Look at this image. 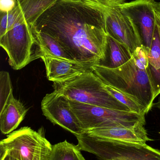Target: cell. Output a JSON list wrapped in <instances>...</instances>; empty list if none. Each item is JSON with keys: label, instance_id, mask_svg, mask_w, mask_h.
Here are the masks:
<instances>
[{"label": "cell", "instance_id": "obj_22", "mask_svg": "<svg viewBox=\"0 0 160 160\" xmlns=\"http://www.w3.org/2000/svg\"><path fill=\"white\" fill-rule=\"evenodd\" d=\"M84 2L102 12L106 18V14L111 9L118 7L126 2V0H82Z\"/></svg>", "mask_w": 160, "mask_h": 160}, {"label": "cell", "instance_id": "obj_10", "mask_svg": "<svg viewBox=\"0 0 160 160\" xmlns=\"http://www.w3.org/2000/svg\"><path fill=\"white\" fill-rule=\"evenodd\" d=\"M105 29L107 34L126 46L132 55L136 49L142 46L136 29L131 21L121 11L120 6L107 12Z\"/></svg>", "mask_w": 160, "mask_h": 160}, {"label": "cell", "instance_id": "obj_11", "mask_svg": "<svg viewBox=\"0 0 160 160\" xmlns=\"http://www.w3.org/2000/svg\"><path fill=\"white\" fill-rule=\"evenodd\" d=\"M38 58L44 62L48 80L53 82H65L84 73L93 72V66L96 64L54 57L41 52L37 55Z\"/></svg>", "mask_w": 160, "mask_h": 160}, {"label": "cell", "instance_id": "obj_15", "mask_svg": "<svg viewBox=\"0 0 160 160\" xmlns=\"http://www.w3.org/2000/svg\"><path fill=\"white\" fill-rule=\"evenodd\" d=\"M147 55L149 75L156 98L160 94V38L157 23Z\"/></svg>", "mask_w": 160, "mask_h": 160}, {"label": "cell", "instance_id": "obj_25", "mask_svg": "<svg viewBox=\"0 0 160 160\" xmlns=\"http://www.w3.org/2000/svg\"><path fill=\"white\" fill-rule=\"evenodd\" d=\"M156 10V9H155ZM156 21H157V24L158 27L159 32V35L160 38V16L159 15L158 13L157 12L156 10Z\"/></svg>", "mask_w": 160, "mask_h": 160}, {"label": "cell", "instance_id": "obj_24", "mask_svg": "<svg viewBox=\"0 0 160 160\" xmlns=\"http://www.w3.org/2000/svg\"><path fill=\"white\" fill-rule=\"evenodd\" d=\"M0 160H18L13 156L8 154L7 152H5L3 154H0Z\"/></svg>", "mask_w": 160, "mask_h": 160}, {"label": "cell", "instance_id": "obj_6", "mask_svg": "<svg viewBox=\"0 0 160 160\" xmlns=\"http://www.w3.org/2000/svg\"><path fill=\"white\" fill-rule=\"evenodd\" d=\"M0 46L8 57L9 65L15 70H20L35 60L39 49L33 31L21 15L12 29L0 37Z\"/></svg>", "mask_w": 160, "mask_h": 160}, {"label": "cell", "instance_id": "obj_7", "mask_svg": "<svg viewBox=\"0 0 160 160\" xmlns=\"http://www.w3.org/2000/svg\"><path fill=\"white\" fill-rule=\"evenodd\" d=\"M52 148L42 133L28 127L12 132L0 142V154L7 152L18 160H48Z\"/></svg>", "mask_w": 160, "mask_h": 160}, {"label": "cell", "instance_id": "obj_19", "mask_svg": "<svg viewBox=\"0 0 160 160\" xmlns=\"http://www.w3.org/2000/svg\"><path fill=\"white\" fill-rule=\"evenodd\" d=\"M104 84L107 91L117 100L128 107L131 112L142 114L146 115L147 113L146 108L139 104L133 99L117 90L115 88L105 84Z\"/></svg>", "mask_w": 160, "mask_h": 160}, {"label": "cell", "instance_id": "obj_28", "mask_svg": "<svg viewBox=\"0 0 160 160\" xmlns=\"http://www.w3.org/2000/svg\"><path fill=\"white\" fill-rule=\"evenodd\" d=\"M16 1H17V2L18 3H20L23 0H16Z\"/></svg>", "mask_w": 160, "mask_h": 160}, {"label": "cell", "instance_id": "obj_23", "mask_svg": "<svg viewBox=\"0 0 160 160\" xmlns=\"http://www.w3.org/2000/svg\"><path fill=\"white\" fill-rule=\"evenodd\" d=\"M16 0H0V13H7L15 8Z\"/></svg>", "mask_w": 160, "mask_h": 160}, {"label": "cell", "instance_id": "obj_4", "mask_svg": "<svg viewBox=\"0 0 160 160\" xmlns=\"http://www.w3.org/2000/svg\"><path fill=\"white\" fill-rule=\"evenodd\" d=\"M76 137L80 149L94 154L98 160H160V150L146 143L101 139L85 132Z\"/></svg>", "mask_w": 160, "mask_h": 160}, {"label": "cell", "instance_id": "obj_13", "mask_svg": "<svg viewBox=\"0 0 160 160\" xmlns=\"http://www.w3.org/2000/svg\"><path fill=\"white\" fill-rule=\"evenodd\" d=\"M27 109L22 102L10 94L0 111V129L3 134H8L16 129L23 120Z\"/></svg>", "mask_w": 160, "mask_h": 160}, {"label": "cell", "instance_id": "obj_9", "mask_svg": "<svg viewBox=\"0 0 160 160\" xmlns=\"http://www.w3.org/2000/svg\"><path fill=\"white\" fill-rule=\"evenodd\" d=\"M155 0H135L120 6L130 19L147 52L151 48L157 25Z\"/></svg>", "mask_w": 160, "mask_h": 160}, {"label": "cell", "instance_id": "obj_21", "mask_svg": "<svg viewBox=\"0 0 160 160\" xmlns=\"http://www.w3.org/2000/svg\"><path fill=\"white\" fill-rule=\"evenodd\" d=\"M13 92L12 83L9 73L2 71L0 73V106L1 110L5 105L9 95Z\"/></svg>", "mask_w": 160, "mask_h": 160}, {"label": "cell", "instance_id": "obj_3", "mask_svg": "<svg viewBox=\"0 0 160 160\" xmlns=\"http://www.w3.org/2000/svg\"><path fill=\"white\" fill-rule=\"evenodd\" d=\"M54 91L81 103L114 110L131 112L130 109L113 97L105 84L93 72L79 75L62 82H54Z\"/></svg>", "mask_w": 160, "mask_h": 160}, {"label": "cell", "instance_id": "obj_17", "mask_svg": "<svg viewBox=\"0 0 160 160\" xmlns=\"http://www.w3.org/2000/svg\"><path fill=\"white\" fill-rule=\"evenodd\" d=\"M33 31L37 43L39 47L36 59L38 53L41 52L54 57L72 60L67 54L59 42L53 37L43 32H39L34 29Z\"/></svg>", "mask_w": 160, "mask_h": 160}, {"label": "cell", "instance_id": "obj_29", "mask_svg": "<svg viewBox=\"0 0 160 160\" xmlns=\"http://www.w3.org/2000/svg\"></svg>", "mask_w": 160, "mask_h": 160}, {"label": "cell", "instance_id": "obj_2", "mask_svg": "<svg viewBox=\"0 0 160 160\" xmlns=\"http://www.w3.org/2000/svg\"><path fill=\"white\" fill-rule=\"evenodd\" d=\"M148 57L144 52L133 53L125 64L110 69L95 65L93 72L105 84L111 86L146 108L147 113L155 99L148 68Z\"/></svg>", "mask_w": 160, "mask_h": 160}, {"label": "cell", "instance_id": "obj_16", "mask_svg": "<svg viewBox=\"0 0 160 160\" xmlns=\"http://www.w3.org/2000/svg\"><path fill=\"white\" fill-rule=\"evenodd\" d=\"M58 0H23L17 2L22 16L29 24L33 25L37 19Z\"/></svg>", "mask_w": 160, "mask_h": 160}, {"label": "cell", "instance_id": "obj_20", "mask_svg": "<svg viewBox=\"0 0 160 160\" xmlns=\"http://www.w3.org/2000/svg\"><path fill=\"white\" fill-rule=\"evenodd\" d=\"M21 11L17 3L13 10L7 13H0V37L13 28L20 15Z\"/></svg>", "mask_w": 160, "mask_h": 160}, {"label": "cell", "instance_id": "obj_26", "mask_svg": "<svg viewBox=\"0 0 160 160\" xmlns=\"http://www.w3.org/2000/svg\"><path fill=\"white\" fill-rule=\"evenodd\" d=\"M155 7L156 11L158 13L160 16V2H155Z\"/></svg>", "mask_w": 160, "mask_h": 160}, {"label": "cell", "instance_id": "obj_1", "mask_svg": "<svg viewBox=\"0 0 160 160\" xmlns=\"http://www.w3.org/2000/svg\"><path fill=\"white\" fill-rule=\"evenodd\" d=\"M33 28L56 39L71 60L97 64L104 58L105 15L82 0H58Z\"/></svg>", "mask_w": 160, "mask_h": 160}, {"label": "cell", "instance_id": "obj_12", "mask_svg": "<svg viewBox=\"0 0 160 160\" xmlns=\"http://www.w3.org/2000/svg\"><path fill=\"white\" fill-rule=\"evenodd\" d=\"M85 132L90 136L101 139L128 142L145 144L147 142L153 141L148 137L143 125L132 128L116 127L98 128Z\"/></svg>", "mask_w": 160, "mask_h": 160}, {"label": "cell", "instance_id": "obj_18", "mask_svg": "<svg viewBox=\"0 0 160 160\" xmlns=\"http://www.w3.org/2000/svg\"><path fill=\"white\" fill-rule=\"evenodd\" d=\"M81 151L78 145L65 140L53 146L48 160H86Z\"/></svg>", "mask_w": 160, "mask_h": 160}, {"label": "cell", "instance_id": "obj_5", "mask_svg": "<svg viewBox=\"0 0 160 160\" xmlns=\"http://www.w3.org/2000/svg\"><path fill=\"white\" fill-rule=\"evenodd\" d=\"M69 101L85 132L98 128H132L146 124L145 114L94 106L70 99Z\"/></svg>", "mask_w": 160, "mask_h": 160}, {"label": "cell", "instance_id": "obj_8", "mask_svg": "<svg viewBox=\"0 0 160 160\" xmlns=\"http://www.w3.org/2000/svg\"><path fill=\"white\" fill-rule=\"evenodd\" d=\"M41 106L43 115L54 125L60 126L75 136L85 132L72 110L69 99L64 95L54 90L46 94Z\"/></svg>", "mask_w": 160, "mask_h": 160}, {"label": "cell", "instance_id": "obj_27", "mask_svg": "<svg viewBox=\"0 0 160 160\" xmlns=\"http://www.w3.org/2000/svg\"><path fill=\"white\" fill-rule=\"evenodd\" d=\"M157 106L160 110V97L159 98Z\"/></svg>", "mask_w": 160, "mask_h": 160}, {"label": "cell", "instance_id": "obj_14", "mask_svg": "<svg viewBox=\"0 0 160 160\" xmlns=\"http://www.w3.org/2000/svg\"><path fill=\"white\" fill-rule=\"evenodd\" d=\"M132 57V53L126 46L107 34L104 58L96 65L113 69L125 64Z\"/></svg>", "mask_w": 160, "mask_h": 160}]
</instances>
